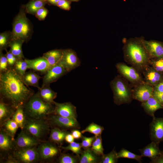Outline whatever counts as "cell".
Masks as SVG:
<instances>
[{"mask_svg":"<svg viewBox=\"0 0 163 163\" xmlns=\"http://www.w3.org/2000/svg\"><path fill=\"white\" fill-rule=\"evenodd\" d=\"M34 94L13 68L0 72V100L16 108L24 106Z\"/></svg>","mask_w":163,"mask_h":163,"instance_id":"obj_1","label":"cell"},{"mask_svg":"<svg viewBox=\"0 0 163 163\" xmlns=\"http://www.w3.org/2000/svg\"><path fill=\"white\" fill-rule=\"evenodd\" d=\"M144 37L130 38L123 47L124 61L142 73L149 65L150 58L143 43Z\"/></svg>","mask_w":163,"mask_h":163,"instance_id":"obj_2","label":"cell"},{"mask_svg":"<svg viewBox=\"0 0 163 163\" xmlns=\"http://www.w3.org/2000/svg\"><path fill=\"white\" fill-rule=\"evenodd\" d=\"M24 108L27 117L35 119H47L53 114L54 105L44 101L36 93L24 104Z\"/></svg>","mask_w":163,"mask_h":163,"instance_id":"obj_3","label":"cell"},{"mask_svg":"<svg viewBox=\"0 0 163 163\" xmlns=\"http://www.w3.org/2000/svg\"><path fill=\"white\" fill-rule=\"evenodd\" d=\"M121 75H118L111 81L110 86L114 103L119 105L130 103L132 97L131 85Z\"/></svg>","mask_w":163,"mask_h":163,"instance_id":"obj_4","label":"cell"},{"mask_svg":"<svg viewBox=\"0 0 163 163\" xmlns=\"http://www.w3.org/2000/svg\"><path fill=\"white\" fill-rule=\"evenodd\" d=\"M50 126L47 118L35 119L26 117L23 129L36 138L42 141V139L50 133Z\"/></svg>","mask_w":163,"mask_h":163,"instance_id":"obj_5","label":"cell"},{"mask_svg":"<svg viewBox=\"0 0 163 163\" xmlns=\"http://www.w3.org/2000/svg\"><path fill=\"white\" fill-rule=\"evenodd\" d=\"M30 24L25 14L21 12L16 17L13 24L11 40H27L31 33Z\"/></svg>","mask_w":163,"mask_h":163,"instance_id":"obj_6","label":"cell"},{"mask_svg":"<svg viewBox=\"0 0 163 163\" xmlns=\"http://www.w3.org/2000/svg\"><path fill=\"white\" fill-rule=\"evenodd\" d=\"M115 66L119 75L133 86L144 82L142 73L133 67L120 62L117 63Z\"/></svg>","mask_w":163,"mask_h":163,"instance_id":"obj_7","label":"cell"},{"mask_svg":"<svg viewBox=\"0 0 163 163\" xmlns=\"http://www.w3.org/2000/svg\"><path fill=\"white\" fill-rule=\"evenodd\" d=\"M40 161L50 162L59 154V149L50 141H43L37 146Z\"/></svg>","mask_w":163,"mask_h":163,"instance_id":"obj_8","label":"cell"},{"mask_svg":"<svg viewBox=\"0 0 163 163\" xmlns=\"http://www.w3.org/2000/svg\"><path fill=\"white\" fill-rule=\"evenodd\" d=\"M37 146L28 148L16 149L11 155L18 163L37 162L40 161Z\"/></svg>","mask_w":163,"mask_h":163,"instance_id":"obj_9","label":"cell"},{"mask_svg":"<svg viewBox=\"0 0 163 163\" xmlns=\"http://www.w3.org/2000/svg\"><path fill=\"white\" fill-rule=\"evenodd\" d=\"M16 149L15 139L3 129H0V154L1 162L11 155Z\"/></svg>","mask_w":163,"mask_h":163,"instance_id":"obj_10","label":"cell"},{"mask_svg":"<svg viewBox=\"0 0 163 163\" xmlns=\"http://www.w3.org/2000/svg\"><path fill=\"white\" fill-rule=\"evenodd\" d=\"M68 72L81 65V62L76 52L71 49L63 50L62 57L58 62Z\"/></svg>","mask_w":163,"mask_h":163,"instance_id":"obj_11","label":"cell"},{"mask_svg":"<svg viewBox=\"0 0 163 163\" xmlns=\"http://www.w3.org/2000/svg\"><path fill=\"white\" fill-rule=\"evenodd\" d=\"M50 125H52L64 129H79L80 126L76 119L64 117L54 114L47 118Z\"/></svg>","mask_w":163,"mask_h":163,"instance_id":"obj_12","label":"cell"},{"mask_svg":"<svg viewBox=\"0 0 163 163\" xmlns=\"http://www.w3.org/2000/svg\"><path fill=\"white\" fill-rule=\"evenodd\" d=\"M43 141L23 129H21L16 139H15L16 149L28 148L37 146Z\"/></svg>","mask_w":163,"mask_h":163,"instance_id":"obj_13","label":"cell"},{"mask_svg":"<svg viewBox=\"0 0 163 163\" xmlns=\"http://www.w3.org/2000/svg\"><path fill=\"white\" fill-rule=\"evenodd\" d=\"M68 72L59 63L51 66L45 73L43 78L42 86L50 85Z\"/></svg>","mask_w":163,"mask_h":163,"instance_id":"obj_14","label":"cell"},{"mask_svg":"<svg viewBox=\"0 0 163 163\" xmlns=\"http://www.w3.org/2000/svg\"><path fill=\"white\" fill-rule=\"evenodd\" d=\"M133 87L132 90L133 99L142 102L153 96V87L144 82Z\"/></svg>","mask_w":163,"mask_h":163,"instance_id":"obj_15","label":"cell"},{"mask_svg":"<svg viewBox=\"0 0 163 163\" xmlns=\"http://www.w3.org/2000/svg\"><path fill=\"white\" fill-rule=\"evenodd\" d=\"M54 114L64 117L76 119L77 115L76 107L70 102L59 103L54 102Z\"/></svg>","mask_w":163,"mask_h":163,"instance_id":"obj_16","label":"cell"},{"mask_svg":"<svg viewBox=\"0 0 163 163\" xmlns=\"http://www.w3.org/2000/svg\"><path fill=\"white\" fill-rule=\"evenodd\" d=\"M150 136L152 141L158 144L163 141V117H153L150 124Z\"/></svg>","mask_w":163,"mask_h":163,"instance_id":"obj_17","label":"cell"},{"mask_svg":"<svg viewBox=\"0 0 163 163\" xmlns=\"http://www.w3.org/2000/svg\"><path fill=\"white\" fill-rule=\"evenodd\" d=\"M143 43L150 59L163 58V43L144 39Z\"/></svg>","mask_w":163,"mask_h":163,"instance_id":"obj_18","label":"cell"},{"mask_svg":"<svg viewBox=\"0 0 163 163\" xmlns=\"http://www.w3.org/2000/svg\"><path fill=\"white\" fill-rule=\"evenodd\" d=\"M142 74L144 81L153 87L163 80V74L158 72L149 65L144 69Z\"/></svg>","mask_w":163,"mask_h":163,"instance_id":"obj_19","label":"cell"},{"mask_svg":"<svg viewBox=\"0 0 163 163\" xmlns=\"http://www.w3.org/2000/svg\"><path fill=\"white\" fill-rule=\"evenodd\" d=\"M27 65V69H33L45 74L51 67L44 58L40 57L34 59H24Z\"/></svg>","mask_w":163,"mask_h":163,"instance_id":"obj_20","label":"cell"},{"mask_svg":"<svg viewBox=\"0 0 163 163\" xmlns=\"http://www.w3.org/2000/svg\"><path fill=\"white\" fill-rule=\"evenodd\" d=\"M142 107L146 113L152 117L157 110L163 109V107L153 96L146 101L142 102Z\"/></svg>","mask_w":163,"mask_h":163,"instance_id":"obj_21","label":"cell"},{"mask_svg":"<svg viewBox=\"0 0 163 163\" xmlns=\"http://www.w3.org/2000/svg\"><path fill=\"white\" fill-rule=\"evenodd\" d=\"M158 144L152 142L143 148L139 150L141 155L143 157L149 158L152 161L155 159L161 153Z\"/></svg>","mask_w":163,"mask_h":163,"instance_id":"obj_22","label":"cell"},{"mask_svg":"<svg viewBox=\"0 0 163 163\" xmlns=\"http://www.w3.org/2000/svg\"><path fill=\"white\" fill-rule=\"evenodd\" d=\"M37 93L44 101L52 104H54V100L57 96V93L52 90L50 85L42 86L38 89Z\"/></svg>","mask_w":163,"mask_h":163,"instance_id":"obj_23","label":"cell"},{"mask_svg":"<svg viewBox=\"0 0 163 163\" xmlns=\"http://www.w3.org/2000/svg\"><path fill=\"white\" fill-rule=\"evenodd\" d=\"M16 108L9 104L0 100V125L11 118Z\"/></svg>","mask_w":163,"mask_h":163,"instance_id":"obj_24","label":"cell"},{"mask_svg":"<svg viewBox=\"0 0 163 163\" xmlns=\"http://www.w3.org/2000/svg\"><path fill=\"white\" fill-rule=\"evenodd\" d=\"M63 50L55 49L43 54V57L48 61L51 66L58 63L60 60Z\"/></svg>","mask_w":163,"mask_h":163,"instance_id":"obj_25","label":"cell"},{"mask_svg":"<svg viewBox=\"0 0 163 163\" xmlns=\"http://www.w3.org/2000/svg\"><path fill=\"white\" fill-rule=\"evenodd\" d=\"M24 42V41L20 40H11L9 43V51L18 59H24L22 48Z\"/></svg>","mask_w":163,"mask_h":163,"instance_id":"obj_26","label":"cell"},{"mask_svg":"<svg viewBox=\"0 0 163 163\" xmlns=\"http://www.w3.org/2000/svg\"><path fill=\"white\" fill-rule=\"evenodd\" d=\"M50 141L54 143L62 144L65 140V137L68 132L55 127L50 130Z\"/></svg>","mask_w":163,"mask_h":163,"instance_id":"obj_27","label":"cell"},{"mask_svg":"<svg viewBox=\"0 0 163 163\" xmlns=\"http://www.w3.org/2000/svg\"><path fill=\"white\" fill-rule=\"evenodd\" d=\"M41 77L38 75L33 71L26 72L22 76L25 83L28 86H29L40 88L39 85V81Z\"/></svg>","mask_w":163,"mask_h":163,"instance_id":"obj_28","label":"cell"},{"mask_svg":"<svg viewBox=\"0 0 163 163\" xmlns=\"http://www.w3.org/2000/svg\"><path fill=\"white\" fill-rule=\"evenodd\" d=\"M11 118L16 122L21 129H23L26 118L24 106L16 108Z\"/></svg>","mask_w":163,"mask_h":163,"instance_id":"obj_29","label":"cell"},{"mask_svg":"<svg viewBox=\"0 0 163 163\" xmlns=\"http://www.w3.org/2000/svg\"><path fill=\"white\" fill-rule=\"evenodd\" d=\"M90 148L85 149L82 153L80 163H96L98 162V156Z\"/></svg>","mask_w":163,"mask_h":163,"instance_id":"obj_30","label":"cell"},{"mask_svg":"<svg viewBox=\"0 0 163 163\" xmlns=\"http://www.w3.org/2000/svg\"><path fill=\"white\" fill-rule=\"evenodd\" d=\"M0 126L1 128L14 137L19 128L16 122L11 118L5 121Z\"/></svg>","mask_w":163,"mask_h":163,"instance_id":"obj_31","label":"cell"},{"mask_svg":"<svg viewBox=\"0 0 163 163\" xmlns=\"http://www.w3.org/2000/svg\"><path fill=\"white\" fill-rule=\"evenodd\" d=\"M45 2L39 0H30L26 5L25 8L27 12L29 14H36L37 11L43 7Z\"/></svg>","mask_w":163,"mask_h":163,"instance_id":"obj_32","label":"cell"},{"mask_svg":"<svg viewBox=\"0 0 163 163\" xmlns=\"http://www.w3.org/2000/svg\"><path fill=\"white\" fill-rule=\"evenodd\" d=\"M104 129L103 127L92 123L81 132L82 133L88 132L94 134L95 136L101 135Z\"/></svg>","mask_w":163,"mask_h":163,"instance_id":"obj_33","label":"cell"},{"mask_svg":"<svg viewBox=\"0 0 163 163\" xmlns=\"http://www.w3.org/2000/svg\"><path fill=\"white\" fill-rule=\"evenodd\" d=\"M95 137L91 149L97 155L102 156L104 154V149L102 145L101 136L100 135L95 136Z\"/></svg>","mask_w":163,"mask_h":163,"instance_id":"obj_34","label":"cell"},{"mask_svg":"<svg viewBox=\"0 0 163 163\" xmlns=\"http://www.w3.org/2000/svg\"><path fill=\"white\" fill-rule=\"evenodd\" d=\"M117 156L118 158H126L135 160L139 163H141V160L142 156L135 154L124 148L122 149L117 152Z\"/></svg>","mask_w":163,"mask_h":163,"instance_id":"obj_35","label":"cell"},{"mask_svg":"<svg viewBox=\"0 0 163 163\" xmlns=\"http://www.w3.org/2000/svg\"><path fill=\"white\" fill-rule=\"evenodd\" d=\"M12 68L22 76L25 74L28 69L27 63L23 59H18Z\"/></svg>","mask_w":163,"mask_h":163,"instance_id":"obj_36","label":"cell"},{"mask_svg":"<svg viewBox=\"0 0 163 163\" xmlns=\"http://www.w3.org/2000/svg\"><path fill=\"white\" fill-rule=\"evenodd\" d=\"M119 158L117 157V152L113 149L108 154L101 156L99 163H116L117 162Z\"/></svg>","mask_w":163,"mask_h":163,"instance_id":"obj_37","label":"cell"},{"mask_svg":"<svg viewBox=\"0 0 163 163\" xmlns=\"http://www.w3.org/2000/svg\"><path fill=\"white\" fill-rule=\"evenodd\" d=\"M149 65L158 72L163 74V58L150 59Z\"/></svg>","mask_w":163,"mask_h":163,"instance_id":"obj_38","label":"cell"},{"mask_svg":"<svg viewBox=\"0 0 163 163\" xmlns=\"http://www.w3.org/2000/svg\"><path fill=\"white\" fill-rule=\"evenodd\" d=\"M63 149L66 150H70L77 155L81 153V148H82L81 143L73 142L66 147H61Z\"/></svg>","mask_w":163,"mask_h":163,"instance_id":"obj_39","label":"cell"},{"mask_svg":"<svg viewBox=\"0 0 163 163\" xmlns=\"http://www.w3.org/2000/svg\"><path fill=\"white\" fill-rule=\"evenodd\" d=\"M77 161L76 157L66 154H61L58 159L59 163H76Z\"/></svg>","mask_w":163,"mask_h":163,"instance_id":"obj_40","label":"cell"},{"mask_svg":"<svg viewBox=\"0 0 163 163\" xmlns=\"http://www.w3.org/2000/svg\"><path fill=\"white\" fill-rule=\"evenodd\" d=\"M8 34L6 33H1L0 35V52L5 49L9 46L10 41H9Z\"/></svg>","mask_w":163,"mask_h":163,"instance_id":"obj_41","label":"cell"},{"mask_svg":"<svg viewBox=\"0 0 163 163\" xmlns=\"http://www.w3.org/2000/svg\"><path fill=\"white\" fill-rule=\"evenodd\" d=\"M95 138V136L87 137L82 136L81 138L82 139L81 145L82 148L85 149L90 148Z\"/></svg>","mask_w":163,"mask_h":163,"instance_id":"obj_42","label":"cell"},{"mask_svg":"<svg viewBox=\"0 0 163 163\" xmlns=\"http://www.w3.org/2000/svg\"><path fill=\"white\" fill-rule=\"evenodd\" d=\"M8 68V63L6 54L2 52L0 53V72L6 70Z\"/></svg>","mask_w":163,"mask_h":163,"instance_id":"obj_43","label":"cell"},{"mask_svg":"<svg viewBox=\"0 0 163 163\" xmlns=\"http://www.w3.org/2000/svg\"><path fill=\"white\" fill-rule=\"evenodd\" d=\"M6 55L7 59L8 67L13 68L18 59L17 58L9 51L8 52L7 51Z\"/></svg>","mask_w":163,"mask_h":163,"instance_id":"obj_44","label":"cell"},{"mask_svg":"<svg viewBox=\"0 0 163 163\" xmlns=\"http://www.w3.org/2000/svg\"><path fill=\"white\" fill-rule=\"evenodd\" d=\"M71 2L68 0H60L57 4L56 5L60 8L69 11L71 8Z\"/></svg>","mask_w":163,"mask_h":163,"instance_id":"obj_45","label":"cell"},{"mask_svg":"<svg viewBox=\"0 0 163 163\" xmlns=\"http://www.w3.org/2000/svg\"><path fill=\"white\" fill-rule=\"evenodd\" d=\"M48 14L47 10L44 7L39 9L35 14L36 17L39 20H44Z\"/></svg>","mask_w":163,"mask_h":163,"instance_id":"obj_46","label":"cell"},{"mask_svg":"<svg viewBox=\"0 0 163 163\" xmlns=\"http://www.w3.org/2000/svg\"><path fill=\"white\" fill-rule=\"evenodd\" d=\"M153 96L163 107V92L160 93L153 91Z\"/></svg>","mask_w":163,"mask_h":163,"instance_id":"obj_47","label":"cell"},{"mask_svg":"<svg viewBox=\"0 0 163 163\" xmlns=\"http://www.w3.org/2000/svg\"><path fill=\"white\" fill-rule=\"evenodd\" d=\"M154 91L163 92V80L160 81L154 87Z\"/></svg>","mask_w":163,"mask_h":163,"instance_id":"obj_48","label":"cell"},{"mask_svg":"<svg viewBox=\"0 0 163 163\" xmlns=\"http://www.w3.org/2000/svg\"><path fill=\"white\" fill-rule=\"evenodd\" d=\"M71 132V133L74 139H79L81 138L82 136L81 132L76 129H72Z\"/></svg>","mask_w":163,"mask_h":163,"instance_id":"obj_49","label":"cell"},{"mask_svg":"<svg viewBox=\"0 0 163 163\" xmlns=\"http://www.w3.org/2000/svg\"><path fill=\"white\" fill-rule=\"evenodd\" d=\"M74 139L71 133H68L66 135L65 138V141L69 143L74 142Z\"/></svg>","mask_w":163,"mask_h":163,"instance_id":"obj_50","label":"cell"},{"mask_svg":"<svg viewBox=\"0 0 163 163\" xmlns=\"http://www.w3.org/2000/svg\"><path fill=\"white\" fill-rule=\"evenodd\" d=\"M151 162L153 163H163V151L161 152L160 155L155 159Z\"/></svg>","mask_w":163,"mask_h":163,"instance_id":"obj_51","label":"cell"},{"mask_svg":"<svg viewBox=\"0 0 163 163\" xmlns=\"http://www.w3.org/2000/svg\"><path fill=\"white\" fill-rule=\"evenodd\" d=\"M60 0H46V1L52 5H56L57 3Z\"/></svg>","mask_w":163,"mask_h":163,"instance_id":"obj_52","label":"cell"},{"mask_svg":"<svg viewBox=\"0 0 163 163\" xmlns=\"http://www.w3.org/2000/svg\"><path fill=\"white\" fill-rule=\"evenodd\" d=\"M71 2H77L80 1V0H68Z\"/></svg>","mask_w":163,"mask_h":163,"instance_id":"obj_53","label":"cell"},{"mask_svg":"<svg viewBox=\"0 0 163 163\" xmlns=\"http://www.w3.org/2000/svg\"><path fill=\"white\" fill-rule=\"evenodd\" d=\"M40 0L42 1L45 2L46 1V0Z\"/></svg>","mask_w":163,"mask_h":163,"instance_id":"obj_54","label":"cell"}]
</instances>
